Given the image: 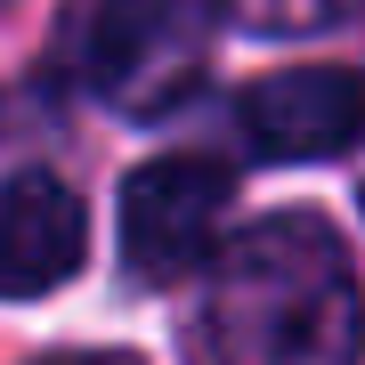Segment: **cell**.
<instances>
[{"label":"cell","mask_w":365,"mask_h":365,"mask_svg":"<svg viewBox=\"0 0 365 365\" xmlns=\"http://www.w3.org/2000/svg\"><path fill=\"white\" fill-rule=\"evenodd\" d=\"M357 276L317 211H276L220 252L195 309V365H357Z\"/></svg>","instance_id":"6da1fadb"},{"label":"cell","mask_w":365,"mask_h":365,"mask_svg":"<svg viewBox=\"0 0 365 365\" xmlns=\"http://www.w3.org/2000/svg\"><path fill=\"white\" fill-rule=\"evenodd\" d=\"M66 66L114 114L155 122L187 106L211 73V33L187 0H81L66 33Z\"/></svg>","instance_id":"7a4b0ae2"},{"label":"cell","mask_w":365,"mask_h":365,"mask_svg":"<svg viewBox=\"0 0 365 365\" xmlns=\"http://www.w3.org/2000/svg\"><path fill=\"white\" fill-rule=\"evenodd\" d=\"M235 203V170L211 155H163L122 187V260L146 284H179L211 260Z\"/></svg>","instance_id":"3957f363"},{"label":"cell","mask_w":365,"mask_h":365,"mask_svg":"<svg viewBox=\"0 0 365 365\" xmlns=\"http://www.w3.org/2000/svg\"><path fill=\"white\" fill-rule=\"evenodd\" d=\"M235 122H244L252 155L317 163V155H341V146L365 130V81L341 73V66H292V73L252 81Z\"/></svg>","instance_id":"277c9868"},{"label":"cell","mask_w":365,"mask_h":365,"mask_svg":"<svg viewBox=\"0 0 365 365\" xmlns=\"http://www.w3.org/2000/svg\"><path fill=\"white\" fill-rule=\"evenodd\" d=\"M90 252V220H81V195L57 179H25L0 187V300H41L57 292Z\"/></svg>","instance_id":"5b68a950"},{"label":"cell","mask_w":365,"mask_h":365,"mask_svg":"<svg viewBox=\"0 0 365 365\" xmlns=\"http://www.w3.org/2000/svg\"><path fill=\"white\" fill-rule=\"evenodd\" d=\"M227 9H235V25L292 41V33H333V25H349L365 0H227Z\"/></svg>","instance_id":"8992f818"},{"label":"cell","mask_w":365,"mask_h":365,"mask_svg":"<svg viewBox=\"0 0 365 365\" xmlns=\"http://www.w3.org/2000/svg\"><path fill=\"white\" fill-rule=\"evenodd\" d=\"M57 365H98V357H57Z\"/></svg>","instance_id":"52a82bcc"}]
</instances>
